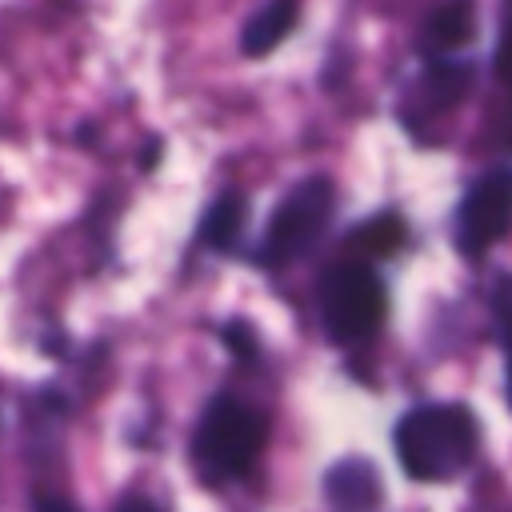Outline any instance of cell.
<instances>
[{"label": "cell", "mask_w": 512, "mask_h": 512, "mask_svg": "<svg viewBox=\"0 0 512 512\" xmlns=\"http://www.w3.org/2000/svg\"><path fill=\"white\" fill-rule=\"evenodd\" d=\"M264 440H268L264 412H256L236 396H216L192 432V460L208 480H232L256 464Z\"/></svg>", "instance_id": "2"}, {"label": "cell", "mask_w": 512, "mask_h": 512, "mask_svg": "<svg viewBox=\"0 0 512 512\" xmlns=\"http://www.w3.org/2000/svg\"><path fill=\"white\" fill-rule=\"evenodd\" d=\"M468 84H472V64H456L448 56H436L424 68L420 92H424V104L428 108H452L468 92Z\"/></svg>", "instance_id": "9"}, {"label": "cell", "mask_w": 512, "mask_h": 512, "mask_svg": "<svg viewBox=\"0 0 512 512\" xmlns=\"http://www.w3.org/2000/svg\"><path fill=\"white\" fill-rule=\"evenodd\" d=\"M476 32V8L472 0H444L432 8V16L424 20V32H420V44L424 52L436 60V56H448L452 48L468 44Z\"/></svg>", "instance_id": "7"}, {"label": "cell", "mask_w": 512, "mask_h": 512, "mask_svg": "<svg viewBox=\"0 0 512 512\" xmlns=\"http://www.w3.org/2000/svg\"><path fill=\"white\" fill-rule=\"evenodd\" d=\"M508 228H512V168H496L464 192L456 212V244L464 256H480Z\"/></svg>", "instance_id": "5"}, {"label": "cell", "mask_w": 512, "mask_h": 512, "mask_svg": "<svg viewBox=\"0 0 512 512\" xmlns=\"http://www.w3.org/2000/svg\"><path fill=\"white\" fill-rule=\"evenodd\" d=\"M224 336H228V344L236 348V356H244V360L252 356V336H248V328H244V324H232Z\"/></svg>", "instance_id": "14"}, {"label": "cell", "mask_w": 512, "mask_h": 512, "mask_svg": "<svg viewBox=\"0 0 512 512\" xmlns=\"http://www.w3.org/2000/svg\"><path fill=\"white\" fill-rule=\"evenodd\" d=\"M112 512H160V508H156L148 496H124V500H120Z\"/></svg>", "instance_id": "15"}, {"label": "cell", "mask_w": 512, "mask_h": 512, "mask_svg": "<svg viewBox=\"0 0 512 512\" xmlns=\"http://www.w3.org/2000/svg\"><path fill=\"white\" fill-rule=\"evenodd\" d=\"M36 512H80V508H76V504H68V500H56V496H52V500H40V504H36Z\"/></svg>", "instance_id": "16"}, {"label": "cell", "mask_w": 512, "mask_h": 512, "mask_svg": "<svg viewBox=\"0 0 512 512\" xmlns=\"http://www.w3.org/2000/svg\"><path fill=\"white\" fill-rule=\"evenodd\" d=\"M476 452V420L464 404H420L396 424V456L416 480H448Z\"/></svg>", "instance_id": "1"}, {"label": "cell", "mask_w": 512, "mask_h": 512, "mask_svg": "<svg viewBox=\"0 0 512 512\" xmlns=\"http://www.w3.org/2000/svg\"><path fill=\"white\" fill-rule=\"evenodd\" d=\"M336 208V188L328 176H308L300 180L272 212L264 240H260V264H292L308 256L320 236L328 232Z\"/></svg>", "instance_id": "4"}, {"label": "cell", "mask_w": 512, "mask_h": 512, "mask_svg": "<svg viewBox=\"0 0 512 512\" xmlns=\"http://www.w3.org/2000/svg\"><path fill=\"white\" fill-rule=\"evenodd\" d=\"M324 496L336 512H372L380 504V476L364 456H348L324 472Z\"/></svg>", "instance_id": "6"}, {"label": "cell", "mask_w": 512, "mask_h": 512, "mask_svg": "<svg viewBox=\"0 0 512 512\" xmlns=\"http://www.w3.org/2000/svg\"><path fill=\"white\" fill-rule=\"evenodd\" d=\"M296 16H300V0H268V4H260L248 16L244 32H240L244 56H268L296 28Z\"/></svg>", "instance_id": "8"}, {"label": "cell", "mask_w": 512, "mask_h": 512, "mask_svg": "<svg viewBox=\"0 0 512 512\" xmlns=\"http://www.w3.org/2000/svg\"><path fill=\"white\" fill-rule=\"evenodd\" d=\"M496 320L504 336V376H508V400H512V276H504L496 288Z\"/></svg>", "instance_id": "12"}, {"label": "cell", "mask_w": 512, "mask_h": 512, "mask_svg": "<svg viewBox=\"0 0 512 512\" xmlns=\"http://www.w3.org/2000/svg\"><path fill=\"white\" fill-rule=\"evenodd\" d=\"M240 224H244V196H240V192H224V196H216L212 208L204 212L200 240L212 244V248H232L236 236H240Z\"/></svg>", "instance_id": "11"}, {"label": "cell", "mask_w": 512, "mask_h": 512, "mask_svg": "<svg viewBox=\"0 0 512 512\" xmlns=\"http://www.w3.org/2000/svg\"><path fill=\"white\" fill-rule=\"evenodd\" d=\"M320 320L336 344H360L384 324V284L364 260H340L320 276L316 288Z\"/></svg>", "instance_id": "3"}, {"label": "cell", "mask_w": 512, "mask_h": 512, "mask_svg": "<svg viewBox=\"0 0 512 512\" xmlns=\"http://www.w3.org/2000/svg\"><path fill=\"white\" fill-rule=\"evenodd\" d=\"M404 244V220L396 212H380L372 220H364L352 236H348V252L352 260H376V256H392Z\"/></svg>", "instance_id": "10"}, {"label": "cell", "mask_w": 512, "mask_h": 512, "mask_svg": "<svg viewBox=\"0 0 512 512\" xmlns=\"http://www.w3.org/2000/svg\"><path fill=\"white\" fill-rule=\"evenodd\" d=\"M496 76H500L504 88H512V16L504 20L500 44H496Z\"/></svg>", "instance_id": "13"}]
</instances>
